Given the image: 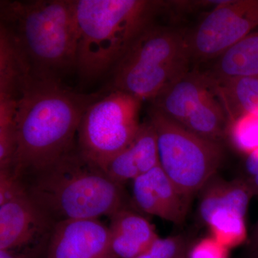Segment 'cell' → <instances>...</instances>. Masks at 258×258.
Instances as JSON below:
<instances>
[{"label":"cell","instance_id":"26","mask_svg":"<svg viewBox=\"0 0 258 258\" xmlns=\"http://www.w3.org/2000/svg\"><path fill=\"white\" fill-rule=\"evenodd\" d=\"M0 258H29V256L16 249H0Z\"/></svg>","mask_w":258,"mask_h":258},{"label":"cell","instance_id":"22","mask_svg":"<svg viewBox=\"0 0 258 258\" xmlns=\"http://www.w3.org/2000/svg\"><path fill=\"white\" fill-rule=\"evenodd\" d=\"M229 251L230 249L209 236L192 242L186 258H229Z\"/></svg>","mask_w":258,"mask_h":258},{"label":"cell","instance_id":"17","mask_svg":"<svg viewBox=\"0 0 258 258\" xmlns=\"http://www.w3.org/2000/svg\"><path fill=\"white\" fill-rule=\"evenodd\" d=\"M210 78L214 91L221 102L228 121L240 115H258V78Z\"/></svg>","mask_w":258,"mask_h":258},{"label":"cell","instance_id":"19","mask_svg":"<svg viewBox=\"0 0 258 258\" xmlns=\"http://www.w3.org/2000/svg\"><path fill=\"white\" fill-rule=\"evenodd\" d=\"M0 170L11 169L17 149V98L0 96Z\"/></svg>","mask_w":258,"mask_h":258},{"label":"cell","instance_id":"11","mask_svg":"<svg viewBox=\"0 0 258 258\" xmlns=\"http://www.w3.org/2000/svg\"><path fill=\"white\" fill-rule=\"evenodd\" d=\"M132 199L137 210L176 225L184 223L192 200L159 165L132 181Z\"/></svg>","mask_w":258,"mask_h":258},{"label":"cell","instance_id":"13","mask_svg":"<svg viewBox=\"0 0 258 258\" xmlns=\"http://www.w3.org/2000/svg\"><path fill=\"white\" fill-rule=\"evenodd\" d=\"M159 165L157 135L149 118L141 123L130 144L115 156L106 168L107 175L124 185Z\"/></svg>","mask_w":258,"mask_h":258},{"label":"cell","instance_id":"14","mask_svg":"<svg viewBox=\"0 0 258 258\" xmlns=\"http://www.w3.org/2000/svg\"><path fill=\"white\" fill-rule=\"evenodd\" d=\"M213 91L208 73L189 71L151 101V106L181 125Z\"/></svg>","mask_w":258,"mask_h":258},{"label":"cell","instance_id":"20","mask_svg":"<svg viewBox=\"0 0 258 258\" xmlns=\"http://www.w3.org/2000/svg\"><path fill=\"white\" fill-rule=\"evenodd\" d=\"M225 141H228L235 150L244 156L257 149L258 115H240L230 120Z\"/></svg>","mask_w":258,"mask_h":258},{"label":"cell","instance_id":"6","mask_svg":"<svg viewBox=\"0 0 258 258\" xmlns=\"http://www.w3.org/2000/svg\"><path fill=\"white\" fill-rule=\"evenodd\" d=\"M148 118L157 135L159 166L193 198L217 175L225 158L223 145L192 133L154 107L149 108Z\"/></svg>","mask_w":258,"mask_h":258},{"label":"cell","instance_id":"8","mask_svg":"<svg viewBox=\"0 0 258 258\" xmlns=\"http://www.w3.org/2000/svg\"><path fill=\"white\" fill-rule=\"evenodd\" d=\"M200 193L198 216L210 236L229 249L247 242L246 216L254 197L243 181L215 175Z\"/></svg>","mask_w":258,"mask_h":258},{"label":"cell","instance_id":"10","mask_svg":"<svg viewBox=\"0 0 258 258\" xmlns=\"http://www.w3.org/2000/svg\"><path fill=\"white\" fill-rule=\"evenodd\" d=\"M48 258H118L112 252L108 227L98 219L56 222L50 235Z\"/></svg>","mask_w":258,"mask_h":258},{"label":"cell","instance_id":"21","mask_svg":"<svg viewBox=\"0 0 258 258\" xmlns=\"http://www.w3.org/2000/svg\"><path fill=\"white\" fill-rule=\"evenodd\" d=\"M191 243L184 235L159 237L136 258H186Z\"/></svg>","mask_w":258,"mask_h":258},{"label":"cell","instance_id":"2","mask_svg":"<svg viewBox=\"0 0 258 258\" xmlns=\"http://www.w3.org/2000/svg\"><path fill=\"white\" fill-rule=\"evenodd\" d=\"M0 19L28 78L60 81L76 69L75 0H4Z\"/></svg>","mask_w":258,"mask_h":258},{"label":"cell","instance_id":"1","mask_svg":"<svg viewBox=\"0 0 258 258\" xmlns=\"http://www.w3.org/2000/svg\"><path fill=\"white\" fill-rule=\"evenodd\" d=\"M100 95L74 92L60 81L25 77L17 98V149L12 170L20 178L42 169L76 145L80 123Z\"/></svg>","mask_w":258,"mask_h":258},{"label":"cell","instance_id":"15","mask_svg":"<svg viewBox=\"0 0 258 258\" xmlns=\"http://www.w3.org/2000/svg\"><path fill=\"white\" fill-rule=\"evenodd\" d=\"M110 219L111 247L116 257H138L159 237L155 227L137 209H122Z\"/></svg>","mask_w":258,"mask_h":258},{"label":"cell","instance_id":"25","mask_svg":"<svg viewBox=\"0 0 258 258\" xmlns=\"http://www.w3.org/2000/svg\"><path fill=\"white\" fill-rule=\"evenodd\" d=\"M245 257L258 258V222L246 242Z\"/></svg>","mask_w":258,"mask_h":258},{"label":"cell","instance_id":"18","mask_svg":"<svg viewBox=\"0 0 258 258\" xmlns=\"http://www.w3.org/2000/svg\"><path fill=\"white\" fill-rule=\"evenodd\" d=\"M228 123L221 102L213 91L181 125L203 138L223 144Z\"/></svg>","mask_w":258,"mask_h":258},{"label":"cell","instance_id":"9","mask_svg":"<svg viewBox=\"0 0 258 258\" xmlns=\"http://www.w3.org/2000/svg\"><path fill=\"white\" fill-rule=\"evenodd\" d=\"M257 29L258 0H222L189 32L191 60H216Z\"/></svg>","mask_w":258,"mask_h":258},{"label":"cell","instance_id":"24","mask_svg":"<svg viewBox=\"0 0 258 258\" xmlns=\"http://www.w3.org/2000/svg\"><path fill=\"white\" fill-rule=\"evenodd\" d=\"M238 177L247 185L253 197L258 196V148L244 156Z\"/></svg>","mask_w":258,"mask_h":258},{"label":"cell","instance_id":"5","mask_svg":"<svg viewBox=\"0 0 258 258\" xmlns=\"http://www.w3.org/2000/svg\"><path fill=\"white\" fill-rule=\"evenodd\" d=\"M189 32L152 24L112 70L109 89L152 101L189 72Z\"/></svg>","mask_w":258,"mask_h":258},{"label":"cell","instance_id":"23","mask_svg":"<svg viewBox=\"0 0 258 258\" xmlns=\"http://www.w3.org/2000/svg\"><path fill=\"white\" fill-rule=\"evenodd\" d=\"M25 184L11 169L0 170V205L25 192Z\"/></svg>","mask_w":258,"mask_h":258},{"label":"cell","instance_id":"16","mask_svg":"<svg viewBox=\"0 0 258 258\" xmlns=\"http://www.w3.org/2000/svg\"><path fill=\"white\" fill-rule=\"evenodd\" d=\"M207 73L215 79L258 78V29L225 51Z\"/></svg>","mask_w":258,"mask_h":258},{"label":"cell","instance_id":"7","mask_svg":"<svg viewBox=\"0 0 258 258\" xmlns=\"http://www.w3.org/2000/svg\"><path fill=\"white\" fill-rule=\"evenodd\" d=\"M142 102L117 90L100 95L81 118L76 142L80 152L106 170L111 159L137 135L142 123L139 113Z\"/></svg>","mask_w":258,"mask_h":258},{"label":"cell","instance_id":"3","mask_svg":"<svg viewBox=\"0 0 258 258\" xmlns=\"http://www.w3.org/2000/svg\"><path fill=\"white\" fill-rule=\"evenodd\" d=\"M30 198L56 222L111 217L134 208L123 185L84 157L76 146L60 159L23 176Z\"/></svg>","mask_w":258,"mask_h":258},{"label":"cell","instance_id":"4","mask_svg":"<svg viewBox=\"0 0 258 258\" xmlns=\"http://www.w3.org/2000/svg\"><path fill=\"white\" fill-rule=\"evenodd\" d=\"M164 9L149 0H75L76 69L94 81L111 72Z\"/></svg>","mask_w":258,"mask_h":258},{"label":"cell","instance_id":"12","mask_svg":"<svg viewBox=\"0 0 258 258\" xmlns=\"http://www.w3.org/2000/svg\"><path fill=\"white\" fill-rule=\"evenodd\" d=\"M55 222L27 191L0 205V249H16L51 234Z\"/></svg>","mask_w":258,"mask_h":258}]
</instances>
